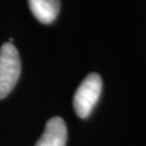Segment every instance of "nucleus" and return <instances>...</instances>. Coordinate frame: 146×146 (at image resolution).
I'll return each mask as SVG.
<instances>
[{"label": "nucleus", "instance_id": "nucleus-1", "mask_svg": "<svg viewBox=\"0 0 146 146\" xmlns=\"http://www.w3.org/2000/svg\"><path fill=\"white\" fill-rule=\"evenodd\" d=\"M21 74L20 54L12 43L5 42L0 49V100L15 87Z\"/></svg>", "mask_w": 146, "mask_h": 146}, {"label": "nucleus", "instance_id": "nucleus-2", "mask_svg": "<svg viewBox=\"0 0 146 146\" xmlns=\"http://www.w3.org/2000/svg\"><path fill=\"white\" fill-rule=\"evenodd\" d=\"M103 81L99 74L92 73L84 79L74 95V108L78 117L87 118L99 102Z\"/></svg>", "mask_w": 146, "mask_h": 146}, {"label": "nucleus", "instance_id": "nucleus-3", "mask_svg": "<svg viewBox=\"0 0 146 146\" xmlns=\"http://www.w3.org/2000/svg\"><path fill=\"white\" fill-rule=\"evenodd\" d=\"M67 127L61 117L48 120L46 129L35 146H66Z\"/></svg>", "mask_w": 146, "mask_h": 146}, {"label": "nucleus", "instance_id": "nucleus-4", "mask_svg": "<svg viewBox=\"0 0 146 146\" xmlns=\"http://www.w3.org/2000/svg\"><path fill=\"white\" fill-rule=\"evenodd\" d=\"M31 13L42 24H51L61 9L60 0H28Z\"/></svg>", "mask_w": 146, "mask_h": 146}]
</instances>
